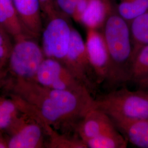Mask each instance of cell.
<instances>
[{"label": "cell", "mask_w": 148, "mask_h": 148, "mask_svg": "<svg viewBox=\"0 0 148 148\" xmlns=\"http://www.w3.org/2000/svg\"><path fill=\"white\" fill-rule=\"evenodd\" d=\"M9 85L12 95L27 110L61 133L77 134L80 122L94 106L95 99L90 93L51 89L34 81L15 80Z\"/></svg>", "instance_id": "1"}, {"label": "cell", "mask_w": 148, "mask_h": 148, "mask_svg": "<svg viewBox=\"0 0 148 148\" xmlns=\"http://www.w3.org/2000/svg\"><path fill=\"white\" fill-rule=\"evenodd\" d=\"M101 32L109 55L105 82L109 87H117L128 81L133 49L130 24L112 11L106 18Z\"/></svg>", "instance_id": "2"}, {"label": "cell", "mask_w": 148, "mask_h": 148, "mask_svg": "<svg viewBox=\"0 0 148 148\" xmlns=\"http://www.w3.org/2000/svg\"><path fill=\"white\" fill-rule=\"evenodd\" d=\"M94 107L104 112L112 122L148 119V92L126 88L114 90L95 99Z\"/></svg>", "instance_id": "3"}, {"label": "cell", "mask_w": 148, "mask_h": 148, "mask_svg": "<svg viewBox=\"0 0 148 148\" xmlns=\"http://www.w3.org/2000/svg\"><path fill=\"white\" fill-rule=\"evenodd\" d=\"M31 37L26 36L14 40L7 64L15 80L35 81L45 58L42 47Z\"/></svg>", "instance_id": "4"}, {"label": "cell", "mask_w": 148, "mask_h": 148, "mask_svg": "<svg viewBox=\"0 0 148 148\" xmlns=\"http://www.w3.org/2000/svg\"><path fill=\"white\" fill-rule=\"evenodd\" d=\"M47 125L33 113L24 111L7 132V148H40L47 146Z\"/></svg>", "instance_id": "5"}, {"label": "cell", "mask_w": 148, "mask_h": 148, "mask_svg": "<svg viewBox=\"0 0 148 148\" xmlns=\"http://www.w3.org/2000/svg\"><path fill=\"white\" fill-rule=\"evenodd\" d=\"M68 18L56 11L47 18V21L41 33V47L45 57L62 63L68 51L72 29Z\"/></svg>", "instance_id": "6"}, {"label": "cell", "mask_w": 148, "mask_h": 148, "mask_svg": "<svg viewBox=\"0 0 148 148\" xmlns=\"http://www.w3.org/2000/svg\"><path fill=\"white\" fill-rule=\"evenodd\" d=\"M34 81L51 89L91 94L63 64L54 59L45 58Z\"/></svg>", "instance_id": "7"}, {"label": "cell", "mask_w": 148, "mask_h": 148, "mask_svg": "<svg viewBox=\"0 0 148 148\" xmlns=\"http://www.w3.org/2000/svg\"><path fill=\"white\" fill-rule=\"evenodd\" d=\"M63 64L92 93L97 85L95 75L90 64L85 41L73 27L68 51Z\"/></svg>", "instance_id": "8"}, {"label": "cell", "mask_w": 148, "mask_h": 148, "mask_svg": "<svg viewBox=\"0 0 148 148\" xmlns=\"http://www.w3.org/2000/svg\"><path fill=\"white\" fill-rule=\"evenodd\" d=\"M85 43L97 83L101 84L106 81L109 66L108 52L102 32L97 29H87Z\"/></svg>", "instance_id": "9"}, {"label": "cell", "mask_w": 148, "mask_h": 148, "mask_svg": "<svg viewBox=\"0 0 148 148\" xmlns=\"http://www.w3.org/2000/svg\"><path fill=\"white\" fill-rule=\"evenodd\" d=\"M27 35L35 38L42 32V14L38 0H13Z\"/></svg>", "instance_id": "10"}, {"label": "cell", "mask_w": 148, "mask_h": 148, "mask_svg": "<svg viewBox=\"0 0 148 148\" xmlns=\"http://www.w3.org/2000/svg\"><path fill=\"white\" fill-rule=\"evenodd\" d=\"M115 127L104 112L94 106L85 115L77 128V134L84 142Z\"/></svg>", "instance_id": "11"}, {"label": "cell", "mask_w": 148, "mask_h": 148, "mask_svg": "<svg viewBox=\"0 0 148 148\" xmlns=\"http://www.w3.org/2000/svg\"><path fill=\"white\" fill-rule=\"evenodd\" d=\"M113 123L130 143L138 148H148V119Z\"/></svg>", "instance_id": "12"}, {"label": "cell", "mask_w": 148, "mask_h": 148, "mask_svg": "<svg viewBox=\"0 0 148 148\" xmlns=\"http://www.w3.org/2000/svg\"><path fill=\"white\" fill-rule=\"evenodd\" d=\"M0 27L14 40L29 36L23 27L13 0H0Z\"/></svg>", "instance_id": "13"}, {"label": "cell", "mask_w": 148, "mask_h": 148, "mask_svg": "<svg viewBox=\"0 0 148 148\" xmlns=\"http://www.w3.org/2000/svg\"><path fill=\"white\" fill-rule=\"evenodd\" d=\"M112 11L110 0H90L79 23L87 29L98 30L102 28Z\"/></svg>", "instance_id": "14"}, {"label": "cell", "mask_w": 148, "mask_h": 148, "mask_svg": "<svg viewBox=\"0 0 148 148\" xmlns=\"http://www.w3.org/2000/svg\"><path fill=\"white\" fill-rule=\"evenodd\" d=\"M23 113L21 104L14 97H0V133L7 132Z\"/></svg>", "instance_id": "15"}, {"label": "cell", "mask_w": 148, "mask_h": 148, "mask_svg": "<svg viewBox=\"0 0 148 148\" xmlns=\"http://www.w3.org/2000/svg\"><path fill=\"white\" fill-rule=\"evenodd\" d=\"M126 138L115 126L100 135L86 140L87 148H125Z\"/></svg>", "instance_id": "16"}, {"label": "cell", "mask_w": 148, "mask_h": 148, "mask_svg": "<svg viewBox=\"0 0 148 148\" xmlns=\"http://www.w3.org/2000/svg\"><path fill=\"white\" fill-rule=\"evenodd\" d=\"M148 77V45L138 48L133 54L128 73V81L137 84Z\"/></svg>", "instance_id": "17"}, {"label": "cell", "mask_w": 148, "mask_h": 148, "mask_svg": "<svg viewBox=\"0 0 148 148\" xmlns=\"http://www.w3.org/2000/svg\"><path fill=\"white\" fill-rule=\"evenodd\" d=\"M133 54L138 48L148 45V11L130 23Z\"/></svg>", "instance_id": "18"}, {"label": "cell", "mask_w": 148, "mask_h": 148, "mask_svg": "<svg viewBox=\"0 0 148 148\" xmlns=\"http://www.w3.org/2000/svg\"><path fill=\"white\" fill-rule=\"evenodd\" d=\"M148 11V0H119L116 12L130 24Z\"/></svg>", "instance_id": "19"}, {"label": "cell", "mask_w": 148, "mask_h": 148, "mask_svg": "<svg viewBox=\"0 0 148 148\" xmlns=\"http://www.w3.org/2000/svg\"><path fill=\"white\" fill-rule=\"evenodd\" d=\"M47 147L53 148H87L79 136L61 133L51 128L48 131Z\"/></svg>", "instance_id": "20"}, {"label": "cell", "mask_w": 148, "mask_h": 148, "mask_svg": "<svg viewBox=\"0 0 148 148\" xmlns=\"http://www.w3.org/2000/svg\"><path fill=\"white\" fill-rule=\"evenodd\" d=\"M10 35L0 27V60L7 64V61L13 47Z\"/></svg>", "instance_id": "21"}, {"label": "cell", "mask_w": 148, "mask_h": 148, "mask_svg": "<svg viewBox=\"0 0 148 148\" xmlns=\"http://www.w3.org/2000/svg\"><path fill=\"white\" fill-rule=\"evenodd\" d=\"M56 8L59 12L67 17L74 14L75 6L78 0H54Z\"/></svg>", "instance_id": "22"}, {"label": "cell", "mask_w": 148, "mask_h": 148, "mask_svg": "<svg viewBox=\"0 0 148 148\" xmlns=\"http://www.w3.org/2000/svg\"><path fill=\"white\" fill-rule=\"evenodd\" d=\"M41 6L43 18L52 16L56 11L54 0H38Z\"/></svg>", "instance_id": "23"}, {"label": "cell", "mask_w": 148, "mask_h": 148, "mask_svg": "<svg viewBox=\"0 0 148 148\" xmlns=\"http://www.w3.org/2000/svg\"><path fill=\"white\" fill-rule=\"evenodd\" d=\"M90 0H78L75 6L74 14L72 18L77 22L79 23L81 18L89 4Z\"/></svg>", "instance_id": "24"}, {"label": "cell", "mask_w": 148, "mask_h": 148, "mask_svg": "<svg viewBox=\"0 0 148 148\" xmlns=\"http://www.w3.org/2000/svg\"><path fill=\"white\" fill-rule=\"evenodd\" d=\"M137 84L139 86V89L145 90L148 92V77L140 81Z\"/></svg>", "instance_id": "25"}, {"label": "cell", "mask_w": 148, "mask_h": 148, "mask_svg": "<svg viewBox=\"0 0 148 148\" xmlns=\"http://www.w3.org/2000/svg\"><path fill=\"white\" fill-rule=\"evenodd\" d=\"M6 76V71L3 69H0V86L4 84Z\"/></svg>", "instance_id": "26"}, {"label": "cell", "mask_w": 148, "mask_h": 148, "mask_svg": "<svg viewBox=\"0 0 148 148\" xmlns=\"http://www.w3.org/2000/svg\"><path fill=\"white\" fill-rule=\"evenodd\" d=\"M7 148V145L5 139H3V138L0 137V148Z\"/></svg>", "instance_id": "27"}, {"label": "cell", "mask_w": 148, "mask_h": 148, "mask_svg": "<svg viewBox=\"0 0 148 148\" xmlns=\"http://www.w3.org/2000/svg\"><path fill=\"white\" fill-rule=\"evenodd\" d=\"M5 64L3 62H1L0 60V69H4V67L5 66Z\"/></svg>", "instance_id": "28"}]
</instances>
